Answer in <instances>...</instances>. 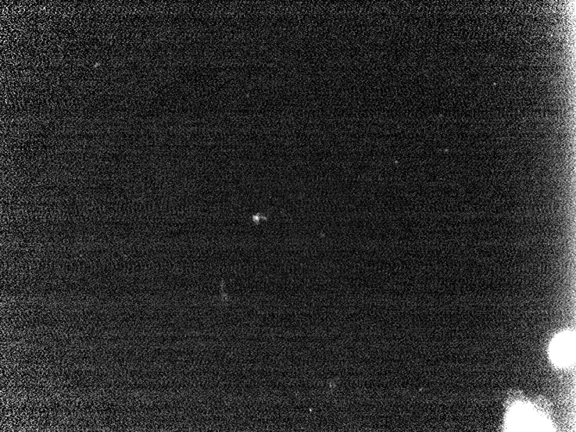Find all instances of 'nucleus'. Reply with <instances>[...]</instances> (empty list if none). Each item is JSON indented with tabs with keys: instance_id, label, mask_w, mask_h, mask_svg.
Wrapping results in <instances>:
<instances>
[{
	"instance_id": "nucleus-2",
	"label": "nucleus",
	"mask_w": 576,
	"mask_h": 432,
	"mask_svg": "<svg viewBox=\"0 0 576 432\" xmlns=\"http://www.w3.org/2000/svg\"><path fill=\"white\" fill-rule=\"evenodd\" d=\"M510 424H513V429L538 430V427L536 426V424H540V421L532 410L520 407V408L515 409L511 413Z\"/></svg>"
},
{
	"instance_id": "nucleus-1",
	"label": "nucleus",
	"mask_w": 576,
	"mask_h": 432,
	"mask_svg": "<svg viewBox=\"0 0 576 432\" xmlns=\"http://www.w3.org/2000/svg\"><path fill=\"white\" fill-rule=\"evenodd\" d=\"M550 357L558 367L570 365L575 359V335L563 332L557 335L550 346Z\"/></svg>"
}]
</instances>
